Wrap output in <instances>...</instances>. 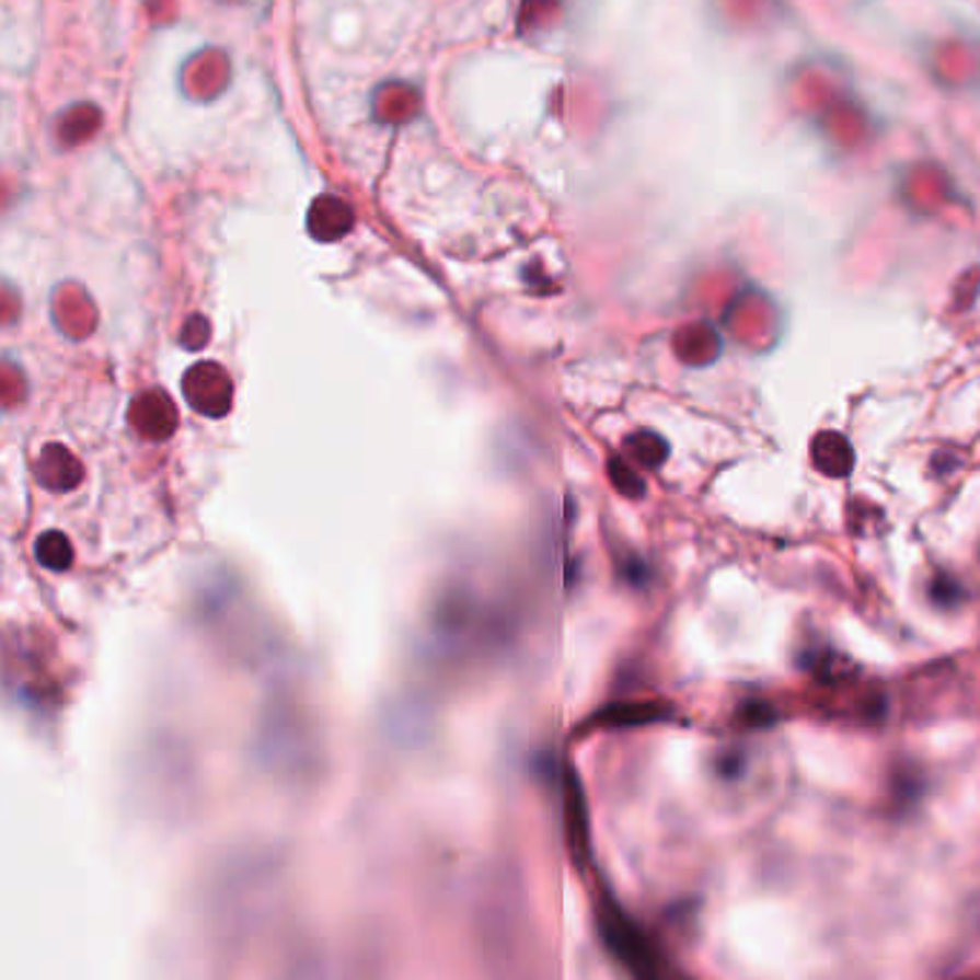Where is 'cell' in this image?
<instances>
[{"instance_id":"obj_1","label":"cell","mask_w":980,"mask_h":980,"mask_svg":"<svg viewBox=\"0 0 980 980\" xmlns=\"http://www.w3.org/2000/svg\"><path fill=\"white\" fill-rule=\"evenodd\" d=\"M601 935H604L607 946L619 955V960H624L636 975H647L650 978V975L659 972L656 969V955H653V949L642 937V932L619 909H604L601 912Z\"/></svg>"},{"instance_id":"obj_2","label":"cell","mask_w":980,"mask_h":980,"mask_svg":"<svg viewBox=\"0 0 980 980\" xmlns=\"http://www.w3.org/2000/svg\"><path fill=\"white\" fill-rule=\"evenodd\" d=\"M354 228V210L337 196H320L308 214V230L322 242H337Z\"/></svg>"},{"instance_id":"obj_3","label":"cell","mask_w":980,"mask_h":980,"mask_svg":"<svg viewBox=\"0 0 980 980\" xmlns=\"http://www.w3.org/2000/svg\"><path fill=\"white\" fill-rule=\"evenodd\" d=\"M99 130V109L95 107H76L61 122L64 145H81L87 136Z\"/></svg>"},{"instance_id":"obj_4","label":"cell","mask_w":980,"mask_h":980,"mask_svg":"<svg viewBox=\"0 0 980 980\" xmlns=\"http://www.w3.org/2000/svg\"><path fill=\"white\" fill-rule=\"evenodd\" d=\"M38 558L41 564L53 569H64L72 561V550H69L67 538L58 535V532H49L38 541Z\"/></svg>"},{"instance_id":"obj_5","label":"cell","mask_w":980,"mask_h":980,"mask_svg":"<svg viewBox=\"0 0 980 980\" xmlns=\"http://www.w3.org/2000/svg\"><path fill=\"white\" fill-rule=\"evenodd\" d=\"M607 716H610V719L624 722V725H627V722H650V719H659L661 713L656 711V707H647V705H636V707L624 705V707H615V711H610V713H607Z\"/></svg>"},{"instance_id":"obj_6","label":"cell","mask_w":980,"mask_h":980,"mask_svg":"<svg viewBox=\"0 0 980 980\" xmlns=\"http://www.w3.org/2000/svg\"><path fill=\"white\" fill-rule=\"evenodd\" d=\"M958 584L946 578V575H937L935 581H932V598H935L937 604H952L958 598Z\"/></svg>"}]
</instances>
